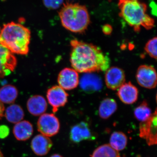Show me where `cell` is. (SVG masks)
I'll return each instance as SVG.
<instances>
[{"mask_svg": "<svg viewBox=\"0 0 157 157\" xmlns=\"http://www.w3.org/2000/svg\"><path fill=\"white\" fill-rule=\"evenodd\" d=\"M70 45V63L73 69L78 73L103 72L109 69V58L98 46L77 39L71 40Z\"/></svg>", "mask_w": 157, "mask_h": 157, "instance_id": "1", "label": "cell"}, {"mask_svg": "<svg viewBox=\"0 0 157 157\" xmlns=\"http://www.w3.org/2000/svg\"><path fill=\"white\" fill-rule=\"evenodd\" d=\"M30 39V31L20 24L9 22L0 29V44L13 54L27 55Z\"/></svg>", "mask_w": 157, "mask_h": 157, "instance_id": "2", "label": "cell"}, {"mask_svg": "<svg viewBox=\"0 0 157 157\" xmlns=\"http://www.w3.org/2000/svg\"><path fill=\"white\" fill-rule=\"evenodd\" d=\"M119 15L135 32L141 28L151 29L154 27L155 20L147 13V6L140 0H119Z\"/></svg>", "mask_w": 157, "mask_h": 157, "instance_id": "3", "label": "cell"}, {"mask_svg": "<svg viewBox=\"0 0 157 157\" xmlns=\"http://www.w3.org/2000/svg\"><path fill=\"white\" fill-rule=\"evenodd\" d=\"M59 16L63 26L76 33L85 32L90 21L86 7L78 3L63 4Z\"/></svg>", "mask_w": 157, "mask_h": 157, "instance_id": "4", "label": "cell"}, {"mask_svg": "<svg viewBox=\"0 0 157 157\" xmlns=\"http://www.w3.org/2000/svg\"><path fill=\"white\" fill-rule=\"evenodd\" d=\"M157 109L145 121L140 122L139 136L145 139L149 146L155 145L157 143Z\"/></svg>", "mask_w": 157, "mask_h": 157, "instance_id": "5", "label": "cell"}, {"mask_svg": "<svg viewBox=\"0 0 157 157\" xmlns=\"http://www.w3.org/2000/svg\"><path fill=\"white\" fill-rule=\"evenodd\" d=\"M37 127L42 135L50 137L58 133L60 123L58 118L53 113H44L39 117Z\"/></svg>", "mask_w": 157, "mask_h": 157, "instance_id": "6", "label": "cell"}, {"mask_svg": "<svg viewBox=\"0 0 157 157\" xmlns=\"http://www.w3.org/2000/svg\"><path fill=\"white\" fill-rule=\"evenodd\" d=\"M136 79L140 86L151 89L157 85V73L154 67L149 65H141L137 69Z\"/></svg>", "mask_w": 157, "mask_h": 157, "instance_id": "7", "label": "cell"}, {"mask_svg": "<svg viewBox=\"0 0 157 157\" xmlns=\"http://www.w3.org/2000/svg\"><path fill=\"white\" fill-rule=\"evenodd\" d=\"M17 64V59L14 54L0 44V78L11 74Z\"/></svg>", "mask_w": 157, "mask_h": 157, "instance_id": "8", "label": "cell"}, {"mask_svg": "<svg viewBox=\"0 0 157 157\" xmlns=\"http://www.w3.org/2000/svg\"><path fill=\"white\" fill-rule=\"evenodd\" d=\"M68 96L69 95L65 90L59 86H55L48 90L47 100L52 107L54 113L56 112L59 107L66 105L68 101Z\"/></svg>", "mask_w": 157, "mask_h": 157, "instance_id": "9", "label": "cell"}, {"mask_svg": "<svg viewBox=\"0 0 157 157\" xmlns=\"http://www.w3.org/2000/svg\"><path fill=\"white\" fill-rule=\"evenodd\" d=\"M79 82L78 72L71 68L63 69L59 73L58 77L59 86L67 90L76 88L79 84Z\"/></svg>", "mask_w": 157, "mask_h": 157, "instance_id": "10", "label": "cell"}, {"mask_svg": "<svg viewBox=\"0 0 157 157\" xmlns=\"http://www.w3.org/2000/svg\"><path fill=\"white\" fill-rule=\"evenodd\" d=\"M105 82L109 89L117 90L125 83V75L124 70L117 67L109 68L106 71Z\"/></svg>", "mask_w": 157, "mask_h": 157, "instance_id": "11", "label": "cell"}, {"mask_svg": "<svg viewBox=\"0 0 157 157\" xmlns=\"http://www.w3.org/2000/svg\"><path fill=\"white\" fill-rule=\"evenodd\" d=\"M70 139L73 142L78 143L83 140L94 139L88 124L81 122L73 126L70 132Z\"/></svg>", "mask_w": 157, "mask_h": 157, "instance_id": "12", "label": "cell"}, {"mask_svg": "<svg viewBox=\"0 0 157 157\" xmlns=\"http://www.w3.org/2000/svg\"><path fill=\"white\" fill-rule=\"evenodd\" d=\"M79 84L82 89L88 93L100 90L103 85L101 78L93 73H85L82 76Z\"/></svg>", "mask_w": 157, "mask_h": 157, "instance_id": "13", "label": "cell"}, {"mask_svg": "<svg viewBox=\"0 0 157 157\" xmlns=\"http://www.w3.org/2000/svg\"><path fill=\"white\" fill-rule=\"evenodd\" d=\"M117 95L124 104H132L138 99V89L132 82H129L121 86L118 89Z\"/></svg>", "mask_w": 157, "mask_h": 157, "instance_id": "14", "label": "cell"}, {"mask_svg": "<svg viewBox=\"0 0 157 157\" xmlns=\"http://www.w3.org/2000/svg\"><path fill=\"white\" fill-rule=\"evenodd\" d=\"M52 146V142L49 137L40 134L33 138L31 148L35 154L39 156L47 155Z\"/></svg>", "mask_w": 157, "mask_h": 157, "instance_id": "15", "label": "cell"}, {"mask_svg": "<svg viewBox=\"0 0 157 157\" xmlns=\"http://www.w3.org/2000/svg\"><path fill=\"white\" fill-rule=\"evenodd\" d=\"M27 107L31 114L39 116L45 113L47 108V102L44 97L37 95L29 99Z\"/></svg>", "mask_w": 157, "mask_h": 157, "instance_id": "16", "label": "cell"}, {"mask_svg": "<svg viewBox=\"0 0 157 157\" xmlns=\"http://www.w3.org/2000/svg\"><path fill=\"white\" fill-rule=\"evenodd\" d=\"M13 134L17 140L25 141L30 138L33 133V125L27 121H21L15 124L13 128Z\"/></svg>", "mask_w": 157, "mask_h": 157, "instance_id": "17", "label": "cell"}, {"mask_svg": "<svg viewBox=\"0 0 157 157\" xmlns=\"http://www.w3.org/2000/svg\"><path fill=\"white\" fill-rule=\"evenodd\" d=\"M117 108V104L114 99L106 98L100 104L99 108V116L103 119H107L115 112Z\"/></svg>", "mask_w": 157, "mask_h": 157, "instance_id": "18", "label": "cell"}, {"mask_svg": "<svg viewBox=\"0 0 157 157\" xmlns=\"http://www.w3.org/2000/svg\"><path fill=\"white\" fill-rule=\"evenodd\" d=\"M4 114L8 121L15 124L21 121L25 116L22 108L17 104H12L7 107Z\"/></svg>", "mask_w": 157, "mask_h": 157, "instance_id": "19", "label": "cell"}, {"mask_svg": "<svg viewBox=\"0 0 157 157\" xmlns=\"http://www.w3.org/2000/svg\"><path fill=\"white\" fill-rule=\"evenodd\" d=\"M18 95V91L15 86L6 85L0 88V101L5 104L14 103Z\"/></svg>", "mask_w": 157, "mask_h": 157, "instance_id": "20", "label": "cell"}, {"mask_svg": "<svg viewBox=\"0 0 157 157\" xmlns=\"http://www.w3.org/2000/svg\"><path fill=\"white\" fill-rule=\"evenodd\" d=\"M128 138L126 135L121 132H113L110 136L109 144L117 151L123 150L127 146Z\"/></svg>", "mask_w": 157, "mask_h": 157, "instance_id": "21", "label": "cell"}, {"mask_svg": "<svg viewBox=\"0 0 157 157\" xmlns=\"http://www.w3.org/2000/svg\"><path fill=\"white\" fill-rule=\"evenodd\" d=\"M91 157H121L118 151L112 148L109 144L101 145L95 150Z\"/></svg>", "mask_w": 157, "mask_h": 157, "instance_id": "22", "label": "cell"}, {"mask_svg": "<svg viewBox=\"0 0 157 157\" xmlns=\"http://www.w3.org/2000/svg\"><path fill=\"white\" fill-rule=\"evenodd\" d=\"M152 114L151 109L148 107L146 101H144L134 110V115L137 120L145 121Z\"/></svg>", "mask_w": 157, "mask_h": 157, "instance_id": "23", "label": "cell"}, {"mask_svg": "<svg viewBox=\"0 0 157 157\" xmlns=\"http://www.w3.org/2000/svg\"><path fill=\"white\" fill-rule=\"evenodd\" d=\"M157 37L152 38L147 42L145 46V51L150 56L156 59L157 55Z\"/></svg>", "mask_w": 157, "mask_h": 157, "instance_id": "24", "label": "cell"}, {"mask_svg": "<svg viewBox=\"0 0 157 157\" xmlns=\"http://www.w3.org/2000/svg\"><path fill=\"white\" fill-rule=\"evenodd\" d=\"M42 2L47 9L53 10L59 9L63 4V0H42Z\"/></svg>", "mask_w": 157, "mask_h": 157, "instance_id": "25", "label": "cell"}, {"mask_svg": "<svg viewBox=\"0 0 157 157\" xmlns=\"http://www.w3.org/2000/svg\"><path fill=\"white\" fill-rule=\"evenodd\" d=\"M9 127L5 125L0 126V138H5L9 135Z\"/></svg>", "mask_w": 157, "mask_h": 157, "instance_id": "26", "label": "cell"}, {"mask_svg": "<svg viewBox=\"0 0 157 157\" xmlns=\"http://www.w3.org/2000/svg\"><path fill=\"white\" fill-rule=\"evenodd\" d=\"M102 30L104 34L106 35H109L112 32V27L109 25H105L102 28Z\"/></svg>", "mask_w": 157, "mask_h": 157, "instance_id": "27", "label": "cell"}, {"mask_svg": "<svg viewBox=\"0 0 157 157\" xmlns=\"http://www.w3.org/2000/svg\"><path fill=\"white\" fill-rule=\"evenodd\" d=\"M5 108L4 104L0 101V120L2 118L5 113Z\"/></svg>", "mask_w": 157, "mask_h": 157, "instance_id": "28", "label": "cell"}, {"mask_svg": "<svg viewBox=\"0 0 157 157\" xmlns=\"http://www.w3.org/2000/svg\"><path fill=\"white\" fill-rule=\"evenodd\" d=\"M50 157H63L61 155L57 154H54L52 155Z\"/></svg>", "mask_w": 157, "mask_h": 157, "instance_id": "29", "label": "cell"}, {"mask_svg": "<svg viewBox=\"0 0 157 157\" xmlns=\"http://www.w3.org/2000/svg\"><path fill=\"white\" fill-rule=\"evenodd\" d=\"M0 157H5L3 154L2 152V151H1V149H0Z\"/></svg>", "mask_w": 157, "mask_h": 157, "instance_id": "30", "label": "cell"}]
</instances>
